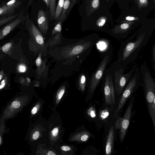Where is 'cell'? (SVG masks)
<instances>
[{
	"label": "cell",
	"mask_w": 155,
	"mask_h": 155,
	"mask_svg": "<svg viewBox=\"0 0 155 155\" xmlns=\"http://www.w3.org/2000/svg\"><path fill=\"white\" fill-rule=\"evenodd\" d=\"M134 41L127 43L123 48H121L118 51L117 65L125 68L127 65L135 60L139 51L145 45L149 39L144 32L138 35Z\"/></svg>",
	"instance_id": "obj_1"
},
{
	"label": "cell",
	"mask_w": 155,
	"mask_h": 155,
	"mask_svg": "<svg viewBox=\"0 0 155 155\" xmlns=\"http://www.w3.org/2000/svg\"><path fill=\"white\" fill-rule=\"evenodd\" d=\"M140 84L144 90L145 97L150 116L152 112L153 101L155 98V83L152 77L146 63H143L139 68Z\"/></svg>",
	"instance_id": "obj_2"
},
{
	"label": "cell",
	"mask_w": 155,
	"mask_h": 155,
	"mask_svg": "<svg viewBox=\"0 0 155 155\" xmlns=\"http://www.w3.org/2000/svg\"><path fill=\"white\" fill-rule=\"evenodd\" d=\"M26 27L28 31L30 38L28 42L29 50L34 52L41 51L45 45L43 36L38 29L28 16L25 20Z\"/></svg>",
	"instance_id": "obj_3"
},
{
	"label": "cell",
	"mask_w": 155,
	"mask_h": 155,
	"mask_svg": "<svg viewBox=\"0 0 155 155\" xmlns=\"http://www.w3.org/2000/svg\"><path fill=\"white\" fill-rule=\"evenodd\" d=\"M120 99L114 114L116 117L124 107L126 102L136 88L140 85L139 67L137 66L135 71L128 81Z\"/></svg>",
	"instance_id": "obj_4"
},
{
	"label": "cell",
	"mask_w": 155,
	"mask_h": 155,
	"mask_svg": "<svg viewBox=\"0 0 155 155\" xmlns=\"http://www.w3.org/2000/svg\"><path fill=\"white\" fill-rule=\"evenodd\" d=\"M119 66V65H118ZM120 66L114 70L112 73L115 91L118 95H120L127 82L134 73L136 65L133 66L127 73H124V68Z\"/></svg>",
	"instance_id": "obj_5"
},
{
	"label": "cell",
	"mask_w": 155,
	"mask_h": 155,
	"mask_svg": "<svg viewBox=\"0 0 155 155\" xmlns=\"http://www.w3.org/2000/svg\"><path fill=\"white\" fill-rule=\"evenodd\" d=\"M134 100L133 97L129 102L123 117H118L115 123V128L120 131L119 138L121 143L124 140L129 126Z\"/></svg>",
	"instance_id": "obj_6"
},
{
	"label": "cell",
	"mask_w": 155,
	"mask_h": 155,
	"mask_svg": "<svg viewBox=\"0 0 155 155\" xmlns=\"http://www.w3.org/2000/svg\"><path fill=\"white\" fill-rule=\"evenodd\" d=\"M27 101V99L24 96L15 98L6 107L1 119L5 120L13 117L21 111Z\"/></svg>",
	"instance_id": "obj_7"
},
{
	"label": "cell",
	"mask_w": 155,
	"mask_h": 155,
	"mask_svg": "<svg viewBox=\"0 0 155 155\" xmlns=\"http://www.w3.org/2000/svg\"><path fill=\"white\" fill-rule=\"evenodd\" d=\"M110 58L109 55L103 57L97 69L92 76L90 86V91L91 93H93L96 89L110 61Z\"/></svg>",
	"instance_id": "obj_8"
},
{
	"label": "cell",
	"mask_w": 155,
	"mask_h": 155,
	"mask_svg": "<svg viewBox=\"0 0 155 155\" xmlns=\"http://www.w3.org/2000/svg\"><path fill=\"white\" fill-rule=\"evenodd\" d=\"M104 86V93L105 103L112 106L115 103V91L112 73L106 74Z\"/></svg>",
	"instance_id": "obj_9"
},
{
	"label": "cell",
	"mask_w": 155,
	"mask_h": 155,
	"mask_svg": "<svg viewBox=\"0 0 155 155\" xmlns=\"http://www.w3.org/2000/svg\"><path fill=\"white\" fill-rule=\"evenodd\" d=\"M27 15L24 16L23 10L18 13V15L13 20L9 22L0 30V41L8 34L21 22L25 20Z\"/></svg>",
	"instance_id": "obj_10"
},
{
	"label": "cell",
	"mask_w": 155,
	"mask_h": 155,
	"mask_svg": "<svg viewBox=\"0 0 155 155\" xmlns=\"http://www.w3.org/2000/svg\"><path fill=\"white\" fill-rule=\"evenodd\" d=\"M38 27L44 35L46 33L49 26L48 16L45 12L42 10L38 11L37 17Z\"/></svg>",
	"instance_id": "obj_11"
},
{
	"label": "cell",
	"mask_w": 155,
	"mask_h": 155,
	"mask_svg": "<svg viewBox=\"0 0 155 155\" xmlns=\"http://www.w3.org/2000/svg\"><path fill=\"white\" fill-rule=\"evenodd\" d=\"M114 127L111 126L109 129L107 137L105 147V155H110L111 154L114 148Z\"/></svg>",
	"instance_id": "obj_12"
},
{
	"label": "cell",
	"mask_w": 155,
	"mask_h": 155,
	"mask_svg": "<svg viewBox=\"0 0 155 155\" xmlns=\"http://www.w3.org/2000/svg\"><path fill=\"white\" fill-rule=\"evenodd\" d=\"M21 2L20 0H11L8 2H3L1 6H5L15 10L21 5Z\"/></svg>",
	"instance_id": "obj_13"
},
{
	"label": "cell",
	"mask_w": 155,
	"mask_h": 155,
	"mask_svg": "<svg viewBox=\"0 0 155 155\" xmlns=\"http://www.w3.org/2000/svg\"><path fill=\"white\" fill-rule=\"evenodd\" d=\"M70 1L64 0L62 12L58 21H60L63 22L67 16L66 13L70 6Z\"/></svg>",
	"instance_id": "obj_14"
},
{
	"label": "cell",
	"mask_w": 155,
	"mask_h": 155,
	"mask_svg": "<svg viewBox=\"0 0 155 155\" xmlns=\"http://www.w3.org/2000/svg\"><path fill=\"white\" fill-rule=\"evenodd\" d=\"M64 0H59L55 11L54 19L56 21L58 20L61 14Z\"/></svg>",
	"instance_id": "obj_15"
},
{
	"label": "cell",
	"mask_w": 155,
	"mask_h": 155,
	"mask_svg": "<svg viewBox=\"0 0 155 155\" xmlns=\"http://www.w3.org/2000/svg\"><path fill=\"white\" fill-rule=\"evenodd\" d=\"M130 27V25L128 24H122L115 27L113 30V33L116 34L124 33Z\"/></svg>",
	"instance_id": "obj_16"
},
{
	"label": "cell",
	"mask_w": 155,
	"mask_h": 155,
	"mask_svg": "<svg viewBox=\"0 0 155 155\" xmlns=\"http://www.w3.org/2000/svg\"><path fill=\"white\" fill-rule=\"evenodd\" d=\"M49 8L50 18L51 20H53L54 19L56 9V0H49Z\"/></svg>",
	"instance_id": "obj_17"
},
{
	"label": "cell",
	"mask_w": 155,
	"mask_h": 155,
	"mask_svg": "<svg viewBox=\"0 0 155 155\" xmlns=\"http://www.w3.org/2000/svg\"><path fill=\"white\" fill-rule=\"evenodd\" d=\"M12 46V44L11 42L5 44L4 45L0 47V52H3L8 54Z\"/></svg>",
	"instance_id": "obj_18"
},
{
	"label": "cell",
	"mask_w": 155,
	"mask_h": 155,
	"mask_svg": "<svg viewBox=\"0 0 155 155\" xmlns=\"http://www.w3.org/2000/svg\"><path fill=\"white\" fill-rule=\"evenodd\" d=\"M14 9L5 6L0 7V16L12 13L14 11Z\"/></svg>",
	"instance_id": "obj_19"
},
{
	"label": "cell",
	"mask_w": 155,
	"mask_h": 155,
	"mask_svg": "<svg viewBox=\"0 0 155 155\" xmlns=\"http://www.w3.org/2000/svg\"><path fill=\"white\" fill-rule=\"evenodd\" d=\"M5 121L4 120L0 119V145L2 143V135L5 131Z\"/></svg>",
	"instance_id": "obj_20"
},
{
	"label": "cell",
	"mask_w": 155,
	"mask_h": 155,
	"mask_svg": "<svg viewBox=\"0 0 155 155\" xmlns=\"http://www.w3.org/2000/svg\"><path fill=\"white\" fill-rule=\"evenodd\" d=\"M137 5L138 8L140 9L142 8H144L147 6L148 4V0H134Z\"/></svg>",
	"instance_id": "obj_21"
},
{
	"label": "cell",
	"mask_w": 155,
	"mask_h": 155,
	"mask_svg": "<svg viewBox=\"0 0 155 155\" xmlns=\"http://www.w3.org/2000/svg\"><path fill=\"white\" fill-rule=\"evenodd\" d=\"M18 13L13 15L4 19L0 20V26L7 23L9 22L13 19L16 18L18 15Z\"/></svg>",
	"instance_id": "obj_22"
},
{
	"label": "cell",
	"mask_w": 155,
	"mask_h": 155,
	"mask_svg": "<svg viewBox=\"0 0 155 155\" xmlns=\"http://www.w3.org/2000/svg\"><path fill=\"white\" fill-rule=\"evenodd\" d=\"M109 115V112L108 110L105 109L100 111L99 114V117L101 120L106 119Z\"/></svg>",
	"instance_id": "obj_23"
},
{
	"label": "cell",
	"mask_w": 155,
	"mask_h": 155,
	"mask_svg": "<svg viewBox=\"0 0 155 155\" xmlns=\"http://www.w3.org/2000/svg\"><path fill=\"white\" fill-rule=\"evenodd\" d=\"M8 77L6 74L0 81V91L6 86L8 83Z\"/></svg>",
	"instance_id": "obj_24"
},
{
	"label": "cell",
	"mask_w": 155,
	"mask_h": 155,
	"mask_svg": "<svg viewBox=\"0 0 155 155\" xmlns=\"http://www.w3.org/2000/svg\"><path fill=\"white\" fill-rule=\"evenodd\" d=\"M58 23L56 24L52 31V35H53L56 33H59L61 31L62 22L60 21H58Z\"/></svg>",
	"instance_id": "obj_25"
},
{
	"label": "cell",
	"mask_w": 155,
	"mask_h": 155,
	"mask_svg": "<svg viewBox=\"0 0 155 155\" xmlns=\"http://www.w3.org/2000/svg\"><path fill=\"white\" fill-rule=\"evenodd\" d=\"M106 20V18L105 17H101L97 21L96 25L99 27L103 26L105 24Z\"/></svg>",
	"instance_id": "obj_26"
},
{
	"label": "cell",
	"mask_w": 155,
	"mask_h": 155,
	"mask_svg": "<svg viewBox=\"0 0 155 155\" xmlns=\"http://www.w3.org/2000/svg\"><path fill=\"white\" fill-rule=\"evenodd\" d=\"M86 83V78L84 75H82L80 79V85L81 90L84 91Z\"/></svg>",
	"instance_id": "obj_27"
},
{
	"label": "cell",
	"mask_w": 155,
	"mask_h": 155,
	"mask_svg": "<svg viewBox=\"0 0 155 155\" xmlns=\"http://www.w3.org/2000/svg\"><path fill=\"white\" fill-rule=\"evenodd\" d=\"M65 92L64 88H62L58 92L57 96L56 103L58 104L60 101L62 97Z\"/></svg>",
	"instance_id": "obj_28"
},
{
	"label": "cell",
	"mask_w": 155,
	"mask_h": 155,
	"mask_svg": "<svg viewBox=\"0 0 155 155\" xmlns=\"http://www.w3.org/2000/svg\"><path fill=\"white\" fill-rule=\"evenodd\" d=\"M152 55V60L153 63V68L154 70L155 68V45L154 44L152 47L151 50Z\"/></svg>",
	"instance_id": "obj_29"
},
{
	"label": "cell",
	"mask_w": 155,
	"mask_h": 155,
	"mask_svg": "<svg viewBox=\"0 0 155 155\" xmlns=\"http://www.w3.org/2000/svg\"><path fill=\"white\" fill-rule=\"evenodd\" d=\"M17 70L19 73L24 72H25L26 70V66L23 64H19L18 66Z\"/></svg>",
	"instance_id": "obj_30"
},
{
	"label": "cell",
	"mask_w": 155,
	"mask_h": 155,
	"mask_svg": "<svg viewBox=\"0 0 155 155\" xmlns=\"http://www.w3.org/2000/svg\"><path fill=\"white\" fill-rule=\"evenodd\" d=\"M84 49L81 46H78L75 47L72 50V53L74 54H77L81 52Z\"/></svg>",
	"instance_id": "obj_31"
},
{
	"label": "cell",
	"mask_w": 155,
	"mask_h": 155,
	"mask_svg": "<svg viewBox=\"0 0 155 155\" xmlns=\"http://www.w3.org/2000/svg\"><path fill=\"white\" fill-rule=\"evenodd\" d=\"M99 5V0H93L91 3V7L94 9H97Z\"/></svg>",
	"instance_id": "obj_32"
},
{
	"label": "cell",
	"mask_w": 155,
	"mask_h": 155,
	"mask_svg": "<svg viewBox=\"0 0 155 155\" xmlns=\"http://www.w3.org/2000/svg\"><path fill=\"white\" fill-rule=\"evenodd\" d=\"M41 51H40V54L35 61L36 65L38 67H40L41 64Z\"/></svg>",
	"instance_id": "obj_33"
},
{
	"label": "cell",
	"mask_w": 155,
	"mask_h": 155,
	"mask_svg": "<svg viewBox=\"0 0 155 155\" xmlns=\"http://www.w3.org/2000/svg\"><path fill=\"white\" fill-rule=\"evenodd\" d=\"M89 114L92 118H95L96 116V112L94 109L93 108H91L89 110Z\"/></svg>",
	"instance_id": "obj_34"
},
{
	"label": "cell",
	"mask_w": 155,
	"mask_h": 155,
	"mask_svg": "<svg viewBox=\"0 0 155 155\" xmlns=\"http://www.w3.org/2000/svg\"><path fill=\"white\" fill-rule=\"evenodd\" d=\"M76 1V0H71L70 1V6H69V8L68 10V11L67 12L66 16L67 15H68L69 14V12L71 11L72 8L74 6Z\"/></svg>",
	"instance_id": "obj_35"
},
{
	"label": "cell",
	"mask_w": 155,
	"mask_h": 155,
	"mask_svg": "<svg viewBox=\"0 0 155 155\" xmlns=\"http://www.w3.org/2000/svg\"><path fill=\"white\" fill-rule=\"evenodd\" d=\"M40 135V133L38 131H36L32 135V138L33 140H37L39 137Z\"/></svg>",
	"instance_id": "obj_36"
},
{
	"label": "cell",
	"mask_w": 155,
	"mask_h": 155,
	"mask_svg": "<svg viewBox=\"0 0 155 155\" xmlns=\"http://www.w3.org/2000/svg\"><path fill=\"white\" fill-rule=\"evenodd\" d=\"M58 130L57 127L54 128L52 130V134L54 137H56L58 134Z\"/></svg>",
	"instance_id": "obj_37"
},
{
	"label": "cell",
	"mask_w": 155,
	"mask_h": 155,
	"mask_svg": "<svg viewBox=\"0 0 155 155\" xmlns=\"http://www.w3.org/2000/svg\"><path fill=\"white\" fill-rule=\"evenodd\" d=\"M89 137V135L87 134H85L81 137V140L83 141H86L88 139Z\"/></svg>",
	"instance_id": "obj_38"
},
{
	"label": "cell",
	"mask_w": 155,
	"mask_h": 155,
	"mask_svg": "<svg viewBox=\"0 0 155 155\" xmlns=\"http://www.w3.org/2000/svg\"><path fill=\"white\" fill-rule=\"evenodd\" d=\"M61 149L63 150L64 151H69L71 149V148L70 147L66 146H62L61 147Z\"/></svg>",
	"instance_id": "obj_39"
},
{
	"label": "cell",
	"mask_w": 155,
	"mask_h": 155,
	"mask_svg": "<svg viewBox=\"0 0 155 155\" xmlns=\"http://www.w3.org/2000/svg\"><path fill=\"white\" fill-rule=\"evenodd\" d=\"M137 19V18H135L134 17L130 16H127L126 18V20H128V21H130L136 20V19Z\"/></svg>",
	"instance_id": "obj_40"
},
{
	"label": "cell",
	"mask_w": 155,
	"mask_h": 155,
	"mask_svg": "<svg viewBox=\"0 0 155 155\" xmlns=\"http://www.w3.org/2000/svg\"><path fill=\"white\" fill-rule=\"evenodd\" d=\"M3 70H2L0 71V81L5 75Z\"/></svg>",
	"instance_id": "obj_41"
},
{
	"label": "cell",
	"mask_w": 155,
	"mask_h": 155,
	"mask_svg": "<svg viewBox=\"0 0 155 155\" xmlns=\"http://www.w3.org/2000/svg\"><path fill=\"white\" fill-rule=\"evenodd\" d=\"M37 107H34L31 110V113L32 114H34L37 112Z\"/></svg>",
	"instance_id": "obj_42"
},
{
	"label": "cell",
	"mask_w": 155,
	"mask_h": 155,
	"mask_svg": "<svg viewBox=\"0 0 155 155\" xmlns=\"http://www.w3.org/2000/svg\"><path fill=\"white\" fill-rule=\"evenodd\" d=\"M47 8L48 9L49 8V0H43Z\"/></svg>",
	"instance_id": "obj_43"
},
{
	"label": "cell",
	"mask_w": 155,
	"mask_h": 155,
	"mask_svg": "<svg viewBox=\"0 0 155 155\" xmlns=\"http://www.w3.org/2000/svg\"><path fill=\"white\" fill-rule=\"evenodd\" d=\"M6 57V55L0 52V59H2Z\"/></svg>",
	"instance_id": "obj_44"
},
{
	"label": "cell",
	"mask_w": 155,
	"mask_h": 155,
	"mask_svg": "<svg viewBox=\"0 0 155 155\" xmlns=\"http://www.w3.org/2000/svg\"><path fill=\"white\" fill-rule=\"evenodd\" d=\"M48 155H55L56 154L52 151H49L47 154Z\"/></svg>",
	"instance_id": "obj_45"
},
{
	"label": "cell",
	"mask_w": 155,
	"mask_h": 155,
	"mask_svg": "<svg viewBox=\"0 0 155 155\" xmlns=\"http://www.w3.org/2000/svg\"><path fill=\"white\" fill-rule=\"evenodd\" d=\"M155 0H153V1H154V2H155Z\"/></svg>",
	"instance_id": "obj_46"
},
{
	"label": "cell",
	"mask_w": 155,
	"mask_h": 155,
	"mask_svg": "<svg viewBox=\"0 0 155 155\" xmlns=\"http://www.w3.org/2000/svg\"><path fill=\"white\" fill-rule=\"evenodd\" d=\"M107 0V1H108V0Z\"/></svg>",
	"instance_id": "obj_47"
}]
</instances>
